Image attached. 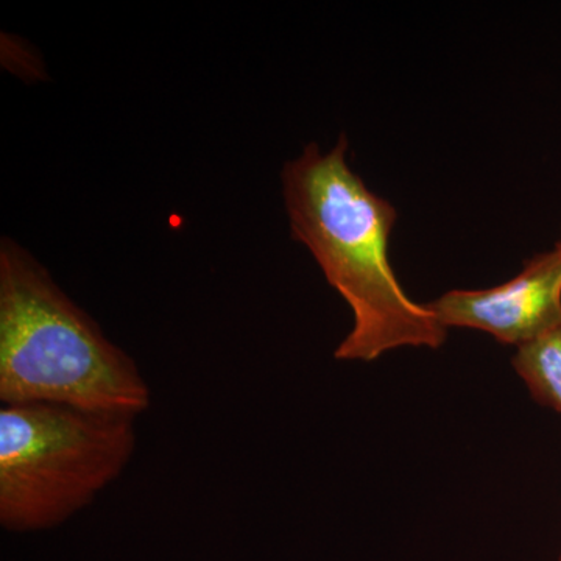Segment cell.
<instances>
[{"mask_svg":"<svg viewBox=\"0 0 561 561\" xmlns=\"http://www.w3.org/2000/svg\"><path fill=\"white\" fill-rule=\"evenodd\" d=\"M346 151L345 135L328 153L309 144L280 175L291 236L353 311V330L335 359L371 362L401 346L438 348L448 328L409 298L390 265L397 209L351 171Z\"/></svg>","mask_w":561,"mask_h":561,"instance_id":"6da1fadb","label":"cell"},{"mask_svg":"<svg viewBox=\"0 0 561 561\" xmlns=\"http://www.w3.org/2000/svg\"><path fill=\"white\" fill-rule=\"evenodd\" d=\"M0 401L130 419L151 402L135 360L10 239L0 245Z\"/></svg>","mask_w":561,"mask_h":561,"instance_id":"7a4b0ae2","label":"cell"},{"mask_svg":"<svg viewBox=\"0 0 561 561\" xmlns=\"http://www.w3.org/2000/svg\"><path fill=\"white\" fill-rule=\"evenodd\" d=\"M136 419L55 404L0 409V524L14 534L68 522L136 451Z\"/></svg>","mask_w":561,"mask_h":561,"instance_id":"3957f363","label":"cell"},{"mask_svg":"<svg viewBox=\"0 0 561 561\" xmlns=\"http://www.w3.org/2000/svg\"><path fill=\"white\" fill-rule=\"evenodd\" d=\"M427 308L445 328L483 331L519 348L561 324V242L501 286L446 291Z\"/></svg>","mask_w":561,"mask_h":561,"instance_id":"277c9868","label":"cell"},{"mask_svg":"<svg viewBox=\"0 0 561 561\" xmlns=\"http://www.w3.org/2000/svg\"><path fill=\"white\" fill-rule=\"evenodd\" d=\"M513 367L542 405L561 412V324L519 346Z\"/></svg>","mask_w":561,"mask_h":561,"instance_id":"5b68a950","label":"cell"},{"mask_svg":"<svg viewBox=\"0 0 561 561\" xmlns=\"http://www.w3.org/2000/svg\"><path fill=\"white\" fill-rule=\"evenodd\" d=\"M559 561H561V556H560V559H559Z\"/></svg>","mask_w":561,"mask_h":561,"instance_id":"8992f818","label":"cell"},{"mask_svg":"<svg viewBox=\"0 0 561 561\" xmlns=\"http://www.w3.org/2000/svg\"><path fill=\"white\" fill-rule=\"evenodd\" d=\"M560 242H561V239H560Z\"/></svg>","mask_w":561,"mask_h":561,"instance_id":"52a82bcc","label":"cell"}]
</instances>
